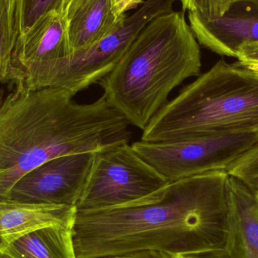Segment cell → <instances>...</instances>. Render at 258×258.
<instances>
[{
	"instance_id": "obj_14",
	"label": "cell",
	"mask_w": 258,
	"mask_h": 258,
	"mask_svg": "<svg viewBox=\"0 0 258 258\" xmlns=\"http://www.w3.org/2000/svg\"><path fill=\"white\" fill-rule=\"evenodd\" d=\"M77 207L0 201V238L74 222Z\"/></svg>"
},
{
	"instance_id": "obj_16",
	"label": "cell",
	"mask_w": 258,
	"mask_h": 258,
	"mask_svg": "<svg viewBox=\"0 0 258 258\" xmlns=\"http://www.w3.org/2000/svg\"><path fill=\"white\" fill-rule=\"evenodd\" d=\"M16 28L6 0H0V83H12V59L16 45Z\"/></svg>"
},
{
	"instance_id": "obj_5",
	"label": "cell",
	"mask_w": 258,
	"mask_h": 258,
	"mask_svg": "<svg viewBox=\"0 0 258 258\" xmlns=\"http://www.w3.org/2000/svg\"><path fill=\"white\" fill-rule=\"evenodd\" d=\"M258 142L257 134H212L173 141H139L132 147L168 183L226 171Z\"/></svg>"
},
{
	"instance_id": "obj_21",
	"label": "cell",
	"mask_w": 258,
	"mask_h": 258,
	"mask_svg": "<svg viewBox=\"0 0 258 258\" xmlns=\"http://www.w3.org/2000/svg\"><path fill=\"white\" fill-rule=\"evenodd\" d=\"M106 258H178L177 256L156 251H141Z\"/></svg>"
},
{
	"instance_id": "obj_19",
	"label": "cell",
	"mask_w": 258,
	"mask_h": 258,
	"mask_svg": "<svg viewBox=\"0 0 258 258\" xmlns=\"http://www.w3.org/2000/svg\"><path fill=\"white\" fill-rule=\"evenodd\" d=\"M236 57L239 61L258 63V42L245 44L241 46Z\"/></svg>"
},
{
	"instance_id": "obj_2",
	"label": "cell",
	"mask_w": 258,
	"mask_h": 258,
	"mask_svg": "<svg viewBox=\"0 0 258 258\" xmlns=\"http://www.w3.org/2000/svg\"><path fill=\"white\" fill-rule=\"evenodd\" d=\"M0 90V201L26 174L50 159L98 153L132 138L125 116L104 96L78 104L63 88Z\"/></svg>"
},
{
	"instance_id": "obj_27",
	"label": "cell",
	"mask_w": 258,
	"mask_h": 258,
	"mask_svg": "<svg viewBox=\"0 0 258 258\" xmlns=\"http://www.w3.org/2000/svg\"><path fill=\"white\" fill-rule=\"evenodd\" d=\"M257 194V195H258V194Z\"/></svg>"
},
{
	"instance_id": "obj_12",
	"label": "cell",
	"mask_w": 258,
	"mask_h": 258,
	"mask_svg": "<svg viewBox=\"0 0 258 258\" xmlns=\"http://www.w3.org/2000/svg\"><path fill=\"white\" fill-rule=\"evenodd\" d=\"M65 15L73 55L114 31L127 16L115 15L113 0H71Z\"/></svg>"
},
{
	"instance_id": "obj_4",
	"label": "cell",
	"mask_w": 258,
	"mask_h": 258,
	"mask_svg": "<svg viewBox=\"0 0 258 258\" xmlns=\"http://www.w3.org/2000/svg\"><path fill=\"white\" fill-rule=\"evenodd\" d=\"M229 133L258 135V73L221 60L153 116L141 141Z\"/></svg>"
},
{
	"instance_id": "obj_23",
	"label": "cell",
	"mask_w": 258,
	"mask_h": 258,
	"mask_svg": "<svg viewBox=\"0 0 258 258\" xmlns=\"http://www.w3.org/2000/svg\"><path fill=\"white\" fill-rule=\"evenodd\" d=\"M236 63L240 65V66L243 67V68L250 70V71L258 73V63H250V62H242L238 60Z\"/></svg>"
},
{
	"instance_id": "obj_6",
	"label": "cell",
	"mask_w": 258,
	"mask_h": 258,
	"mask_svg": "<svg viewBox=\"0 0 258 258\" xmlns=\"http://www.w3.org/2000/svg\"><path fill=\"white\" fill-rule=\"evenodd\" d=\"M168 182L127 144L95 153L77 211L99 210L134 203Z\"/></svg>"
},
{
	"instance_id": "obj_13",
	"label": "cell",
	"mask_w": 258,
	"mask_h": 258,
	"mask_svg": "<svg viewBox=\"0 0 258 258\" xmlns=\"http://www.w3.org/2000/svg\"><path fill=\"white\" fill-rule=\"evenodd\" d=\"M74 222L47 226L0 238V246L18 258H77Z\"/></svg>"
},
{
	"instance_id": "obj_22",
	"label": "cell",
	"mask_w": 258,
	"mask_h": 258,
	"mask_svg": "<svg viewBox=\"0 0 258 258\" xmlns=\"http://www.w3.org/2000/svg\"><path fill=\"white\" fill-rule=\"evenodd\" d=\"M18 0H6L8 6H9V12H10L11 16L15 23V15H16V6ZM16 28V27H15Z\"/></svg>"
},
{
	"instance_id": "obj_26",
	"label": "cell",
	"mask_w": 258,
	"mask_h": 258,
	"mask_svg": "<svg viewBox=\"0 0 258 258\" xmlns=\"http://www.w3.org/2000/svg\"><path fill=\"white\" fill-rule=\"evenodd\" d=\"M257 1L258 2V0H257Z\"/></svg>"
},
{
	"instance_id": "obj_1",
	"label": "cell",
	"mask_w": 258,
	"mask_h": 258,
	"mask_svg": "<svg viewBox=\"0 0 258 258\" xmlns=\"http://www.w3.org/2000/svg\"><path fill=\"white\" fill-rule=\"evenodd\" d=\"M226 171L167 183L134 203L77 211V258H106L141 251L189 255L221 249L229 235Z\"/></svg>"
},
{
	"instance_id": "obj_11",
	"label": "cell",
	"mask_w": 258,
	"mask_h": 258,
	"mask_svg": "<svg viewBox=\"0 0 258 258\" xmlns=\"http://www.w3.org/2000/svg\"><path fill=\"white\" fill-rule=\"evenodd\" d=\"M229 235L221 249L179 258H258V195L239 179L227 182Z\"/></svg>"
},
{
	"instance_id": "obj_25",
	"label": "cell",
	"mask_w": 258,
	"mask_h": 258,
	"mask_svg": "<svg viewBox=\"0 0 258 258\" xmlns=\"http://www.w3.org/2000/svg\"><path fill=\"white\" fill-rule=\"evenodd\" d=\"M71 0H68V4H69L70 2H71ZM67 7H68V6H67Z\"/></svg>"
},
{
	"instance_id": "obj_24",
	"label": "cell",
	"mask_w": 258,
	"mask_h": 258,
	"mask_svg": "<svg viewBox=\"0 0 258 258\" xmlns=\"http://www.w3.org/2000/svg\"><path fill=\"white\" fill-rule=\"evenodd\" d=\"M0 258H18L0 246Z\"/></svg>"
},
{
	"instance_id": "obj_9",
	"label": "cell",
	"mask_w": 258,
	"mask_h": 258,
	"mask_svg": "<svg viewBox=\"0 0 258 258\" xmlns=\"http://www.w3.org/2000/svg\"><path fill=\"white\" fill-rule=\"evenodd\" d=\"M95 155L77 153L47 161L22 177L6 200L77 206L87 183Z\"/></svg>"
},
{
	"instance_id": "obj_18",
	"label": "cell",
	"mask_w": 258,
	"mask_h": 258,
	"mask_svg": "<svg viewBox=\"0 0 258 258\" xmlns=\"http://www.w3.org/2000/svg\"><path fill=\"white\" fill-rule=\"evenodd\" d=\"M233 0H180L182 11L194 12L206 19L221 18L228 10Z\"/></svg>"
},
{
	"instance_id": "obj_20",
	"label": "cell",
	"mask_w": 258,
	"mask_h": 258,
	"mask_svg": "<svg viewBox=\"0 0 258 258\" xmlns=\"http://www.w3.org/2000/svg\"><path fill=\"white\" fill-rule=\"evenodd\" d=\"M144 0H113V11L117 17L125 15L128 11L136 9Z\"/></svg>"
},
{
	"instance_id": "obj_3",
	"label": "cell",
	"mask_w": 258,
	"mask_h": 258,
	"mask_svg": "<svg viewBox=\"0 0 258 258\" xmlns=\"http://www.w3.org/2000/svg\"><path fill=\"white\" fill-rule=\"evenodd\" d=\"M201 67L200 45L184 12L173 11L150 21L97 84L130 125L144 131L171 91L200 75Z\"/></svg>"
},
{
	"instance_id": "obj_17",
	"label": "cell",
	"mask_w": 258,
	"mask_h": 258,
	"mask_svg": "<svg viewBox=\"0 0 258 258\" xmlns=\"http://www.w3.org/2000/svg\"><path fill=\"white\" fill-rule=\"evenodd\" d=\"M226 171L258 194V142L233 162Z\"/></svg>"
},
{
	"instance_id": "obj_7",
	"label": "cell",
	"mask_w": 258,
	"mask_h": 258,
	"mask_svg": "<svg viewBox=\"0 0 258 258\" xmlns=\"http://www.w3.org/2000/svg\"><path fill=\"white\" fill-rule=\"evenodd\" d=\"M177 0H146L117 28L88 49L75 53L62 67L54 88L74 95L98 83L120 61L141 30L158 16L174 11Z\"/></svg>"
},
{
	"instance_id": "obj_10",
	"label": "cell",
	"mask_w": 258,
	"mask_h": 258,
	"mask_svg": "<svg viewBox=\"0 0 258 258\" xmlns=\"http://www.w3.org/2000/svg\"><path fill=\"white\" fill-rule=\"evenodd\" d=\"M189 21L199 43L220 55L236 57L241 46L258 42L257 0H233L227 12L216 19L189 12Z\"/></svg>"
},
{
	"instance_id": "obj_8",
	"label": "cell",
	"mask_w": 258,
	"mask_h": 258,
	"mask_svg": "<svg viewBox=\"0 0 258 258\" xmlns=\"http://www.w3.org/2000/svg\"><path fill=\"white\" fill-rule=\"evenodd\" d=\"M72 56L66 15L49 12L18 38L11 84L22 82L33 90L54 88L62 67Z\"/></svg>"
},
{
	"instance_id": "obj_15",
	"label": "cell",
	"mask_w": 258,
	"mask_h": 258,
	"mask_svg": "<svg viewBox=\"0 0 258 258\" xmlns=\"http://www.w3.org/2000/svg\"><path fill=\"white\" fill-rule=\"evenodd\" d=\"M68 3V0H18L15 15L18 38L25 34L41 18L49 12L65 14Z\"/></svg>"
}]
</instances>
